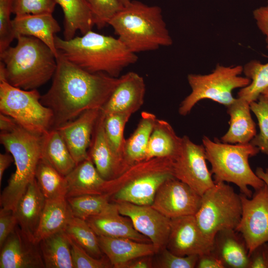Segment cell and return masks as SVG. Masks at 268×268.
Segmentation results:
<instances>
[{"instance_id": "cell-17", "label": "cell", "mask_w": 268, "mask_h": 268, "mask_svg": "<svg viewBox=\"0 0 268 268\" xmlns=\"http://www.w3.org/2000/svg\"><path fill=\"white\" fill-rule=\"evenodd\" d=\"M101 112V109L86 110L75 119L56 129L64 139L76 165L89 156L88 149Z\"/></svg>"}, {"instance_id": "cell-30", "label": "cell", "mask_w": 268, "mask_h": 268, "mask_svg": "<svg viewBox=\"0 0 268 268\" xmlns=\"http://www.w3.org/2000/svg\"><path fill=\"white\" fill-rule=\"evenodd\" d=\"M157 119L150 112H143L141 114L136 128L126 140L124 158L127 169L134 164L145 160L149 139Z\"/></svg>"}, {"instance_id": "cell-43", "label": "cell", "mask_w": 268, "mask_h": 268, "mask_svg": "<svg viewBox=\"0 0 268 268\" xmlns=\"http://www.w3.org/2000/svg\"><path fill=\"white\" fill-rule=\"evenodd\" d=\"M71 251L73 268H113L109 259L105 255L101 258H95L71 240Z\"/></svg>"}, {"instance_id": "cell-50", "label": "cell", "mask_w": 268, "mask_h": 268, "mask_svg": "<svg viewBox=\"0 0 268 268\" xmlns=\"http://www.w3.org/2000/svg\"><path fill=\"white\" fill-rule=\"evenodd\" d=\"M17 125V123L12 118L0 113V129L1 132L10 131Z\"/></svg>"}, {"instance_id": "cell-52", "label": "cell", "mask_w": 268, "mask_h": 268, "mask_svg": "<svg viewBox=\"0 0 268 268\" xmlns=\"http://www.w3.org/2000/svg\"><path fill=\"white\" fill-rule=\"evenodd\" d=\"M260 96H262L268 103V87L263 90Z\"/></svg>"}, {"instance_id": "cell-7", "label": "cell", "mask_w": 268, "mask_h": 268, "mask_svg": "<svg viewBox=\"0 0 268 268\" xmlns=\"http://www.w3.org/2000/svg\"><path fill=\"white\" fill-rule=\"evenodd\" d=\"M173 177L170 158L156 157L136 163L109 180L110 201L151 205L159 187Z\"/></svg>"}, {"instance_id": "cell-8", "label": "cell", "mask_w": 268, "mask_h": 268, "mask_svg": "<svg viewBox=\"0 0 268 268\" xmlns=\"http://www.w3.org/2000/svg\"><path fill=\"white\" fill-rule=\"evenodd\" d=\"M243 72V67L240 65L218 64L209 74H189L187 79L192 91L181 103L179 113L187 115L199 101L204 99L226 106L230 105L236 99L232 96V91L245 87L251 82L248 77L241 76Z\"/></svg>"}, {"instance_id": "cell-36", "label": "cell", "mask_w": 268, "mask_h": 268, "mask_svg": "<svg viewBox=\"0 0 268 268\" xmlns=\"http://www.w3.org/2000/svg\"><path fill=\"white\" fill-rule=\"evenodd\" d=\"M131 116V114L127 113H113L104 115V129L107 141L114 153L123 163L126 170L127 168L124 153L126 139L124 132Z\"/></svg>"}, {"instance_id": "cell-3", "label": "cell", "mask_w": 268, "mask_h": 268, "mask_svg": "<svg viewBox=\"0 0 268 268\" xmlns=\"http://www.w3.org/2000/svg\"><path fill=\"white\" fill-rule=\"evenodd\" d=\"M108 25L121 42L134 54L173 44L162 10L156 5L131 0L112 18Z\"/></svg>"}, {"instance_id": "cell-49", "label": "cell", "mask_w": 268, "mask_h": 268, "mask_svg": "<svg viewBox=\"0 0 268 268\" xmlns=\"http://www.w3.org/2000/svg\"><path fill=\"white\" fill-rule=\"evenodd\" d=\"M14 161L12 155L9 152L0 154V184L5 170Z\"/></svg>"}, {"instance_id": "cell-16", "label": "cell", "mask_w": 268, "mask_h": 268, "mask_svg": "<svg viewBox=\"0 0 268 268\" xmlns=\"http://www.w3.org/2000/svg\"><path fill=\"white\" fill-rule=\"evenodd\" d=\"M0 248V268H45L39 244L18 225Z\"/></svg>"}, {"instance_id": "cell-35", "label": "cell", "mask_w": 268, "mask_h": 268, "mask_svg": "<svg viewBox=\"0 0 268 268\" xmlns=\"http://www.w3.org/2000/svg\"><path fill=\"white\" fill-rule=\"evenodd\" d=\"M243 72L251 82L240 89L238 97L250 103L257 101L263 90L268 87V62L262 64L257 60L251 61L243 67Z\"/></svg>"}, {"instance_id": "cell-13", "label": "cell", "mask_w": 268, "mask_h": 268, "mask_svg": "<svg viewBox=\"0 0 268 268\" xmlns=\"http://www.w3.org/2000/svg\"><path fill=\"white\" fill-rule=\"evenodd\" d=\"M201 200V196L189 186L173 177L159 187L151 205L171 219L195 215Z\"/></svg>"}, {"instance_id": "cell-6", "label": "cell", "mask_w": 268, "mask_h": 268, "mask_svg": "<svg viewBox=\"0 0 268 268\" xmlns=\"http://www.w3.org/2000/svg\"><path fill=\"white\" fill-rule=\"evenodd\" d=\"M207 160L211 166L215 183H232L238 186L241 194L253 196L249 187L257 191L265 184L251 169L249 157L256 155L259 149L250 142L231 144L202 138Z\"/></svg>"}, {"instance_id": "cell-42", "label": "cell", "mask_w": 268, "mask_h": 268, "mask_svg": "<svg viewBox=\"0 0 268 268\" xmlns=\"http://www.w3.org/2000/svg\"><path fill=\"white\" fill-rule=\"evenodd\" d=\"M55 0H13L12 13L16 15L52 13Z\"/></svg>"}, {"instance_id": "cell-31", "label": "cell", "mask_w": 268, "mask_h": 268, "mask_svg": "<svg viewBox=\"0 0 268 268\" xmlns=\"http://www.w3.org/2000/svg\"><path fill=\"white\" fill-rule=\"evenodd\" d=\"M39 244L46 268H73L71 240L64 231L45 238Z\"/></svg>"}, {"instance_id": "cell-24", "label": "cell", "mask_w": 268, "mask_h": 268, "mask_svg": "<svg viewBox=\"0 0 268 268\" xmlns=\"http://www.w3.org/2000/svg\"><path fill=\"white\" fill-rule=\"evenodd\" d=\"M225 268H247L249 253L246 243L235 229H225L215 235L211 251Z\"/></svg>"}, {"instance_id": "cell-33", "label": "cell", "mask_w": 268, "mask_h": 268, "mask_svg": "<svg viewBox=\"0 0 268 268\" xmlns=\"http://www.w3.org/2000/svg\"><path fill=\"white\" fill-rule=\"evenodd\" d=\"M35 179L46 200L67 198V183L66 176L43 157L37 165Z\"/></svg>"}, {"instance_id": "cell-11", "label": "cell", "mask_w": 268, "mask_h": 268, "mask_svg": "<svg viewBox=\"0 0 268 268\" xmlns=\"http://www.w3.org/2000/svg\"><path fill=\"white\" fill-rule=\"evenodd\" d=\"M171 159L173 176L200 196L214 185L212 174L207 168L203 145L197 144L184 135L182 137L179 150Z\"/></svg>"}, {"instance_id": "cell-39", "label": "cell", "mask_w": 268, "mask_h": 268, "mask_svg": "<svg viewBox=\"0 0 268 268\" xmlns=\"http://www.w3.org/2000/svg\"><path fill=\"white\" fill-rule=\"evenodd\" d=\"M92 13L94 25L101 29L124 5L120 0H86Z\"/></svg>"}, {"instance_id": "cell-21", "label": "cell", "mask_w": 268, "mask_h": 268, "mask_svg": "<svg viewBox=\"0 0 268 268\" xmlns=\"http://www.w3.org/2000/svg\"><path fill=\"white\" fill-rule=\"evenodd\" d=\"M12 26L15 39L19 36L36 38L48 46L56 58L58 57L55 37L61 30L52 13L16 15L12 19Z\"/></svg>"}, {"instance_id": "cell-28", "label": "cell", "mask_w": 268, "mask_h": 268, "mask_svg": "<svg viewBox=\"0 0 268 268\" xmlns=\"http://www.w3.org/2000/svg\"><path fill=\"white\" fill-rule=\"evenodd\" d=\"M64 15V39L74 37L77 31L83 35L94 25L90 8L86 0H55Z\"/></svg>"}, {"instance_id": "cell-26", "label": "cell", "mask_w": 268, "mask_h": 268, "mask_svg": "<svg viewBox=\"0 0 268 268\" xmlns=\"http://www.w3.org/2000/svg\"><path fill=\"white\" fill-rule=\"evenodd\" d=\"M250 103L237 98L227 106L230 116L229 128L221 138V141L231 144L249 143L257 134L256 124L250 111Z\"/></svg>"}, {"instance_id": "cell-47", "label": "cell", "mask_w": 268, "mask_h": 268, "mask_svg": "<svg viewBox=\"0 0 268 268\" xmlns=\"http://www.w3.org/2000/svg\"><path fill=\"white\" fill-rule=\"evenodd\" d=\"M197 268H225L221 261L211 251L199 256Z\"/></svg>"}, {"instance_id": "cell-2", "label": "cell", "mask_w": 268, "mask_h": 268, "mask_svg": "<svg viewBox=\"0 0 268 268\" xmlns=\"http://www.w3.org/2000/svg\"><path fill=\"white\" fill-rule=\"evenodd\" d=\"M55 43L66 59L91 73L103 72L118 77L125 68L138 60L136 54L130 51L118 38L92 30L70 40L56 35Z\"/></svg>"}, {"instance_id": "cell-27", "label": "cell", "mask_w": 268, "mask_h": 268, "mask_svg": "<svg viewBox=\"0 0 268 268\" xmlns=\"http://www.w3.org/2000/svg\"><path fill=\"white\" fill-rule=\"evenodd\" d=\"M73 216L66 198L46 200L37 230L35 243L57 232L64 231Z\"/></svg>"}, {"instance_id": "cell-44", "label": "cell", "mask_w": 268, "mask_h": 268, "mask_svg": "<svg viewBox=\"0 0 268 268\" xmlns=\"http://www.w3.org/2000/svg\"><path fill=\"white\" fill-rule=\"evenodd\" d=\"M18 225L13 211L0 208V247Z\"/></svg>"}, {"instance_id": "cell-10", "label": "cell", "mask_w": 268, "mask_h": 268, "mask_svg": "<svg viewBox=\"0 0 268 268\" xmlns=\"http://www.w3.org/2000/svg\"><path fill=\"white\" fill-rule=\"evenodd\" d=\"M37 89L24 90L0 81V111L32 133L44 135L52 128L53 113L41 101Z\"/></svg>"}, {"instance_id": "cell-9", "label": "cell", "mask_w": 268, "mask_h": 268, "mask_svg": "<svg viewBox=\"0 0 268 268\" xmlns=\"http://www.w3.org/2000/svg\"><path fill=\"white\" fill-rule=\"evenodd\" d=\"M242 211L241 195L228 184L218 182L202 195L195 216L201 231L212 242L219 231L236 229Z\"/></svg>"}, {"instance_id": "cell-29", "label": "cell", "mask_w": 268, "mask_h": 268, "mask_svg": "<svg viewBox=\"0 0 268 268\" xmlns=\"http://www.w3.org/2000/svg\"><path fill=\"white\" fill-rule=\"evenodd\" d=\"M182 137L178 136L167 121L157 119L146 149L145 160L153 158L172 159L178 152Z\"/></svg>"}, {"instance_id": "cell-20", "label": "cell", "mask_w": 268, "mask_h": 268, "mask_svg": "<svg viewBox=\"0 0 268 268\" xmlns=\"http://www.w3.org/2000/svg\"><path fill=\"white\" fill-rule=\"evenodd\" d=\"M104 115L101 111L93 133L88 154L100 175L104 179L110 180L118 177L126 169L107 141L104 129Z\"/></svg>"}, {"instance_id": "cell-48", "label": "cell", "mask_w": 268, "mask_h": 268, "mask_svg": "<svg viewBox=\"0 0 268 268\" xmlns=\"http://www.w3.org/2000/svg\"><path fill=\"white\" fill-rule=\"evenodd\" d=\"M152 256H146L133 259L123 266L122 268H153Z\"/></svg>"}, {"instance_id": "cell-38", "label": "cell", "mask_w": 268, "mask_h": 268, "mask_svg": "<svg viewBox=\"0 0 268 268\" xmlns=\"http://www.w3.org/2000/svg\"><path fill=\"white\" fill-rule=\"evenodd\" d=\"M251 110L258 121L260 132L250 141L260 151L268 155V103L261 96L250 103Z\"/></svg>"}, {"instance_id": "cell-46", "label": "cell", "mask_w": 268, "mask_h": 268, "mask_svg": "<svg viewBox=\"0 0 268 268\" xmlns=\"http://www.w3.org/2000/svg\"><path fill=\"white\" fill-rule=\"evenodd\" d=\"M253 15L258 28L265 37L268 50V1L265 5L254 9Z\"/></svg>"}, {"instance_id": "cell-37", "label": "cell", "mask_w": 268, "mask_h": 268, "mask_svg": "<svg viewBox=\"0 0 268 268\" xmlns=\"http://www.w3.org/2000/svg\"><path fill=\"white\" fill-rule=\"evenodd\" d=\"M67 200L73 216L85 220L101 212L111 202L107 195H83Z\"/></svg>"}, {"instance_id": "cell-34", "label": "cell", "mask_w": 268, "mask_h": 268, "mask_svg": "<svg viewBox=\"0 0 268 268\" xmlns=\"http://www.w3.org/2000/svg\"><path fill=\"white\" fill-rule=\"evenodd\" d=\"M64 231L73 242L92 256L101 258L104 256L98 236L85 220L73 216Z\"/></svg>"}, {"instance_id": "cell-32", "label": "cell", "mask_w": 268, "mask_h": 268, "mask_svg": "<svg viewBox=\"0 0 268 268\" xmlns=\"http://www.w3.org/2000/svg\"><path fill=\"white\" fill-rule=\"evenodd\" d=\"M42 157L64 176L76 166L61 134L56 129L43 135Z\"/></svg>"}, {"instance_id": "cell-18", "label": "cell", "mask_w": 268, "mask_h": 268, "mask_svg": "<svg viewBox=\"0 0 268 268\" xmlns=\"http://www.w3.org/2000/svg\"><path fill=\"white\" fill-rule=\"evenodd\" d=\"M145 84L142 76L130 71L119 77V81L101 109L104 115L127 113L131 115L142 105Z\"/></svg>"}, {"instance_id": "cell-45", "label": "cell", "mask_w": 268, "mask_h": 268, "mask_svg": "<svg viewBox=\"0 0 268 268\" xmlns=\"http://www.w3.org/2000/svg\"><path fill=\"white\" fill-rule=\"evenodd\" d=\"M247 268H268V243L259 245L249 254Z\"/></svg>"}, {"instance_id": "cell-25", "label": "cell", "mask_w": 268, "mask_h": 268, "mask_svg": "<svg viewBox=\"0 0 268 268\" xmlns=\"http://www.w3.org/2000/svg\"><path fill=\"white\" fill-rule=\"evenodd\" d=\"M46 201L35 179L28 186L13 211L18 225L34 241V234L38 228Z\"/></svg>"}, {"instance_id": "cell-19", "label": "cell", "mask_w": 268, "mask_h": 268, "mask_svg": "<svg viewBox=\"0 0 268 268\" xmlns=\"http://www.w3.org/2000/svg\"><path fill=\"white\" fill-rule=\"evenodd\" d=\"M86 221L97 236L126 238L151 243L148 238L135 229L129 217L120 213L115 202L111 201L101 212Z\"/></svg>"}, {"instance_id": "cell-53", "label": "cell", "mask_w": 268, "mask_h": 268, "mask_svg": "<svg viewBox=\"0 0 268 268\" xmlns=\"http://www.w3.org/2000/svg\"><path fill=\"white\" fill-rule=\"evenodd\" d=\"M120 1L124 5V6H125L127 5L128 4H129L131 0H120Z\"/></svg>"}, {"instance_id": "cell-5", "label": "cell", "mask_w": 268, "mask_h": 268, "mask_svg": "<svg viewBox=\"0 0 268 268\" xmlns=\"http://www.w3.org/2000/svg\"><path fill=\"white\" fill-rule=\"evenodd\" d=\"M43 136L18 124L10 131L0 132V143L12 155L16 167L0 195L1 208L14 211L28 186L35 179L42 158Z\"/></svg>"}, {"instance_id": "cell-4", "label": "cell", "mask_w": 268, "mask_h": 268, "mask_svg": "<svg viewBox=\"0 0 268 268\" xmlns=\"http://www.w3.org/2000/svg\"><path fill=\"white\" fill-rule=\"evenodd\" d=\"M14 47L0 53L5 67V81L26 90L37 89L53 78L57 58L51 49L38 39L19 36Z\"/></svg>"}, {"instance_id": "cell-51", "label": "cell", "mask_w": 268, "mask_h": 268, "mask_svg": "<svg viewBox=\"0 0 268 268\" xmlns=\"http://www.w3.org/2000/svg\"><path fill=\"white\" fill-rule=\"evenodd\" d=\"M255 173L264 181L268 188V168L264 170L261 167H258L256 170Z\"/></svg>"}, {"instance_id": "cell-1", "label": "cell", "mask_w": 268, "mask_h": 268, "mask_svg": "<svg viewBox=\"0 0 268 268\" xmlns=\"http://www.w3.org/2000/svg\"><path fill=\"white\" fill-rule=\"evenodd\" d=\"M51 87L41 101L53 113L52 129L72 121L84 111L102 109L119 81L103 72L91 73L58 52Z\"/></svg>"}, {"instance_id": "cell-14", "label": "cell", "mask_w": 268, "mask_h": 268, "mask_svg": "<svg viewBox=\"0 0 268 268\" xmlns=\"http://www.w3.org/2000/svg\"><path fill=\"white\" fill-rule=\"evenodd\" d=\"M115 203L120 213L129 217L135 229L150 240L156 254L166 248L170 231V218L151 205Z\"/></svg>"}, {"instance_id": "cell-15", "label": "cell", "mask_w": 268, "mask_h": 268, "mask_svg": "<svg viewBox=\"0 0 268 268\" xmlns=\"http://www.w3.org/2000/svg\"><path fill=\"white\" fill-rule=\"evenodd\" d=\"M212 242L203 233L195 215L170 219L166 248L181 256L201 255L211 251Z\"/></svg>"}, {"instance_id": "cell-41", "label": "cell", "mask_w": 268, "mask_h": 268, "mask_svg": "<svg viewBox=\"0 0 268 268\" xmlns=\"http://www.w3.org/2000/svg\"><path fill=\"white\" fill-rule=\"evenodd\" d=\"M13 3V0H0V53L15 39L10 18Z\"/></svg>"}, {"instance_id": "cell-12", "label": "cell", "mask_w": 268, "mask_h": 268, "mask_svg": "<svg viewBox=\"0 0 268 268\" xmlns=\"http://www.w3.org/2000/svg\"><path fill=\"white\" fill-rule=\"evenodd\" d=\"M242 215L235 230L243 237L249 254L268 243V188L265 185L251 198L241 194Z\"/></svg>"}, {"instance_id": "cell-23", "label": "cell", "mask_w": 268, "mask_h": 268, "mask_svg": "<svg viewBox=\"0 0 268 268\" xmlns=\"http://www.w3.org/2000/svg\"><path fill=\"white\" fill-rule=\"evenodd\" d=\"M66 178L67 198L89 194L109 195L108 180L100 175L90 156L77 164Z\"/></svg>"}, {"instance_id": "cell-40", "label": "cell", "mask_w": 268, "mask_h": 268, "mask_svg": "<svg viewBox=\"0 0 268 268\" xmlns=\"http://www.w3.org/2000/svg\"><path fill=\"white\" fill-rule=\"evenodd\" d=\"M158 254L154 262V268H194L199 255L181 256L172 253L166 248L156 253Z\"/></svg>"}, {"instance_id": "cell-22", "label": "cell", "mask_w": 268, "mask_h": 268, "mask_svg": "<svg viewBox=\"0 0 268 268\" xmlns=\"http://www.w3.org/2000/svg\"><path fill=\"white\" fill-rule=\"evenodd\" d=\"M98 238L102 252L114 268H122L133 259L156 254L151 243L140 242L126 238L102 236H98Z\"/></svg>"}]
</instances>
